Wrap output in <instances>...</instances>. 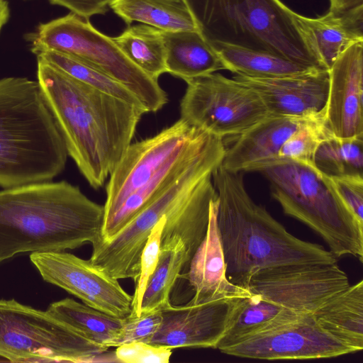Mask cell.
Listing matches in <instances>:
<instances>
[{
  "label": "cell",
  "instance_id": "1",
  "mask_svg": "<svg viewBox=\"0 0 363 363\" xmlns=\"http://www.w3.org/2000/svg\"><path fill=\"white\" fill-rule=\"evenodd\" d=\"M37 81L68 155L91 186H104L147 113L37 57Z\"/></svg>",
  "mask_w": 363,
  "mask_h": 363
},
{
  "label": "cell",
  "instance_id": "2",
  "mask_svg": "<svg viewBox=\"0 0 363 363\" xmlns=\"http://www.w3.org/2000/svg\"><path fill=\"white\" fill-rule=\"evenodd\" d=\"M225 152L224 140L217 137L177 180L117 233L106 241L92 243L90 262L118 280L135 281L150 232L164 216L167 218L161 242L182 239L191 259L207 231L210 204L217 196L212 174L221 164Z\"/></svg>",
  "mask_w": 363,
  "mask_h": 363
},
{
  "label": "cell",
  "instance_id": "3",
  "mask_svg": "<svg viewBox=\"0 0 363 363\" xmlns=\"http://www.w3.org/2000/svg\"><path fill=\"white\" fill-rule=\"evenodd\" d=\"M104 206L66 181L0 190V263L26 252L65 251L99 238Z\"/></svg>",
  "mask_w": 363,
  "mask_h": 363
},
{
  "label": "cell",
  "instance_id": "4",
  "mask_svg": "<svg viewBox=\"0 0 363 363\" xmlns=\"http://www.w3.org/2000/svg\"><path fill=\"white\" fill-rule=\"evenodd\" d=\"M212 182L218 201L217 225L226 276L233 284L248 290L252 276L270 267L337 262L330 250L294 237L257 204L247 191L242 172L220 164L213 172Z\"/></svg>",
  "mask_w": 363,
  "mask_h": 363
},
{
  "label": "cell",
  "instance_id": "5",
  "mask_svg": "<svg viewBox=\"0 0 363 363\" xmlns=\"http://www.w3.org/2000/svg\"><path fill=\"white\" fill-rule=\"evenodd\" d=\"M216 138L180 118L157 135L130 144L110 175L102 228L96 242L117 233Z\"/></svg>",
  "mask_w": 363,
  "mask_h": 363
},
{
  "label": "cell",
  "instance_id": "6",
  "mask_svg": "<svg viewBox=\"0 0 363 363\" xmlns=\"http://www.w3.org/2000/svg\"><path fill=\"white\" fill-rule=\"evenodd\" d=\"M67 151L38 81L0 79V186L49 182L65 169Z\"/></svg>",
  "mask_w": 363,
  "mask_h": 363
},
{
  "label": "cell",
  "instance_id": "7",
  "mask_svg": "<svg viewBox=\"0 0 363 363\" xmlns=\"http://www.w3.org/2000/svg\"><path fill=\"white\" fill-rule=\"evenodd\" d=\"M184 1L198 32L211 46L229 45L326 69L304 41L296 13L281 0Z\"/></svg>",
  "mask_w": 363,
  "mask_h": 363
},
{
  "label": "cell",
  "instance_id": "8",
  "mask_svg": "<svg viewBox=\"0 0 363 363\" xmlns=\"http://www.w3.org/2000/svg\"><path fill=\"white\" fill-rule=\"evenodd\" d=\"M261 174L284 213L318 233L337 258L363 259V226L341 200L331 177L315 164L275 157L251 165Z\"/></svg>",
  "mask_w": 363,
  "mask_h": 363
},
{
  "label": "cell",
  "instance_id": "9",
  "mask_svg": "<svg viewBox=\"0 0 363 363\" xmlns=\"http://www.w3.org/2000/svg\"><path fill=\"white\" fill-rule=\"evenodd\" d=\"M33 54L52 50L74 57L114 78L139 99L147 112L168 101L167 94L122 52L112 38L97 30L88 18L72 12L38 25L27 34Z\"/></svg>",
  "mask_w": 363,
  "mask_h": 363
},
{
  "label": "cell",
  "instance_id": "10",
  "mask_svg": "<svg viewBox=\"0 0 363 363\" xmlns=\"http://www.w3.org/2000/svg\"><path fill=\"white\" fill-rule=\"evenodd\" d=\"M108 348L84 338L46 311L0 299V358L10 362H91Z\"/></svg>",
  "mask_w": 363,
  "mask_h": 363
},
{
  "label": "cell",
  "instance_id": "11",
  "mask_svg": "<svg viewBox=\"0 0 363 363\" xmlns=\"http://www.w3.org/2000/svg\"><path fill=\"white\" fill-rule=\"evenodd\" d=\"M186 82L181 119L223 140L240 135L269 115L259 95L233 78L214 72Z\"/></svg>",
  "mask_w": 363,
  "mask_h": 363
},
{
  "label": "cell",
  "instance_id": "12",
  "mask_svg": "<svg viewBox=\"0 0 363 363\" xmlns=\"http://www.w3.org/2000/svg\"><path fill=\"white\" fill-rule=\"evenodd\" d=\"M350 286L337 262L270 267L255 273L248 291L298 313H313Z\"/></svg>",
  "mask_w": 363,
  "mask_h": 363
},
{
  "label": "cell",
  "instance_id": "13",
  "mask_svg": "<svg viewBox=\"0 0 363 363\" xmlns=\"http://www.w3.org/2000/svg\"><path fill=\"white\" fill-rule=\"evenodd\" d=\"M30 260L42 279L79 298L90 307L125 318L131 313L132 296L89 259L65 251L33 252Z\"/></svg>",
  "mask_w": 363,
  "mask_h": 363
},
{
  "label": "cell",
  "instance_id": "14",
  "mask_svg": "<svg viewBox=\"0 0 363 363\" xmlns=\"http://www.w3.org/2000/svg\"><path fill=\"white\" fill-rule=\"evenodd\" d=\"M220 352L267 360L324 359L354 352L325 332L313 313L257 333Z\"/></svg>",
  "mask_w": 363,
  "mask_h": 363
},
{
  "label": "cell",
  "instance_id": "15",
  "mask_svg": "<svg viewBox=\"0 0 363 363\" xmlns=\"http://www.w3.org/2000/svg\"><path fill=\"white\" fill-rule=\"evenodd\" d=\"M245 296L221 297L198 303L189 301L182 305L171 303L161 310V325L150 343L172 350L216 349L236 300Z\"/></svg>",
  "mask_w": 363,
  "mask_h": 363
},
{
  "label": "cell",
  "instance_id": "16",
  "mask_svg": "<svg viewBox=\"0 0 363 363\" xmlns=\"http://www.w3.org/2000/svg\"><path fill=\"white\" fill-rule=\"evenodd\" d=\"M328 124L339 138H363V41L349 47L328 69Z\"/></svg>",
  "mask_w": 363,
  "mask_h": 363
},
{
  "label": "cell",
  "instance_id": "17",
  "mask_svg": "<svg viewBox=\"0 0 363 363\" xmlns=\"http://www.w3.org/2000/svg\"><path fill=\"white\" fill-rule=\"evenodd\" d=\"M233 78L253 89L271 116H307L321 111L327 102L329 74L326 69L275 78L240 74Z\"/></svg>",
  "mask_w": 363,
  "mask_h": 363
},
{
  "label": "cell",
  "instance_id": "18",
  "mask_svg": "<svg viewBox=\"0 0 363 363\" xmlns=\"http://www.w3.org/2000/svg\"><path fill=\"white\" fill-rule=\"evenodd\" d=\"M218 206L216 196L210 204L206 235L184 269L185 271H182L178 277L187 282L192 292L189 301L194 303L250 294L248 290L233 284L227 278L226 264L217 225Z\"/></svg>",
  "mask_w": 363,
  "mask_h": 363
},
{
  "label": "cell",
  "instance_id": "19",
  "mask_svg": "<svg viewBox=\"0 0 363 363\" xmlns=\"http://www.w3.org/2000/svg\"><path fill=\"white\" fill-rule=\"evenodd\" d=\"M295 18L306 45L328 70L349 47L363 41V6L341 12L329 10L314 18L296 13Z\"/></svg>",
  "mask_w": 363,
  "mask_h": 363
},
{
  "label": "cell",
  "instance_id": "20",
  "mask_svg": "<svg viewBox=\"0 0 363 363\" xmlns=\"http://www.w3.org/2000/svg\"><path fill=\"white\" fill-rule=\"evenodd\" d=\"M308 116L268 115L225 148L221 166L230 172H242L255 163L277 157L286 140Z\"/></svg>",
  "mask_w": 363,
  "mask_h": 363
},
{
  "label": "cell",
  "instance_id": "21",
  "mask_svg": "<svg viewBox=\"0 0 363 363\" xmlns=\"http://www.w3.org/2000/svg\"><path fill=\"white\" fill-rule=\"evenodd\" d=\"M318 325L354 352L363 349V280L336 294L313 313Z\"/></svg>",
  "mask_w": 363,
  "mask_h": 363
},
{
  "label": "cell",
  "instance_id": "22",
  "mask_svg": "<svg viewBox=\"0 0 363 363\" xmlns=\"http://www.w3.org/2000/svg\"><path fill=\"white\" fill-rule=\"evenodd\" d=\"M161 31L166 72L186 82L225 69L218 52L197 30Z\"/></svg>",
  "mask_w": 363,
  "mask_h": 363
},
{
  "label": "cell",
  "instance_id": "23",
  "mask_svg": "<svg viewBox=\"0 0 363 363\" xmlns=\"http://www.w3.org/2000/svg\"><path fill=\"white\" fill-rule=\"evenodd\" d=\"M304 314L286 309L250 293L236 300L216 349L221 351L257 333L294 320Z\"/></svg>",
  "mask_w": 363,
  "mask_h": 363
},
{
  "label": "cell",
  "instance_id": "24",
  "mask_svg": "<svg viewBox=\"0 0 363 363\" xmlns=\"http://www.w3.org/2000/svg\"><path fill=\"white\" fill-rule=\"evenodd\" d=\"M46 311L87 340L106 348L116 347L125 318H120L70 298L50 304Z\"/></svg>",
  "mask_w": 363,
  "mask_h": 363
},
{
  "label": "cell",
  "instance_id": "25",
  "mask_svg": "<svg viewBox=\"0 0 363 363\" xmlns=\"http://www.w3.org/2000/svg\"><path fill=\"white\" fill-rule=\"evenodd\" d=\"M109 9L128 25L137 21L163 31L197 30L184 0H114Z\"/></svg>",
  "mask_w": 363,
  "mask_h": 363
},
{
  "label": "cell",
  "instance_id": "26",
  "mask_svg": "<svg viewBox=\"0 0 363 363\" xmlns=\"http://www.w3.org/2000/svg\"><path fill=\"white\" fill-rule=\"evenodd\" d=\"M212 48L219 55L225 69L235 74L255 78H275L321 69L269 53L229 45L217 44Z\"/></svg>",
  "mask_w": 363,
  "mask_h": 363
},
{
  "label": "cell",
  "instance_id": "27",
  "mask_svg": "<svg viewBox=\"0 0 363 363\" xmlns=\"http://www.w3.org/2000/svg\"><path fill=\"white\" fill-rule=\"evenodd\" d=\"M189 262L182 239L174 238L161 242L156 268L150 277L143 294L140 313L162 310L171 303V291Z\"/></svg>",
  "mask_w": 363,
  "mask_h": 363
},
{
  "label": "cell",
  "instance_id": "28",
  "mask_svg": "<svg viewBox=\"0 0 363 363\" xmlns=\"http://www.w3.org/2000/svg\"><path fill=\"white\" fill-rule=\"evenodd\" d=\"M111 38L130 62L152 79L157 80L166 72L165 49L160 30L138 24Z\"/></svg>",
  "mask_w": 363,
  "mask_h": 363
},
{
  "label": "cell",
  "instance_id": "29",
  "mask_svg": "<svg viewBox=\"0 0 363 363\" xmlns=\"http://www.w3.org/2000/svg\"><path fill=\"white\" fill-rule=\"evenodd\" d=\"M35 55L97 90L145 109L136 96L120 82L74 57L52 50L41 51Z\"/></svg>",
  "mask_w": 363,
  "mask_h": 363
},
{
  "label": "cell",
  "instance_id": "30",
  "mask_svg": "<svg viewBox=\"0 0 363 363\" xmlns=\"http://www.w3.org/2000/svg\"><path fill=\"white\" fill-rule=\"evenodd\" d=\"M315 166L329 177L363 176V138L333 137L323 141L315 157Z\"/></svg>",
  "mask_w": 363,
  "mask_h": 363
},
{
  "label": "cell",
  "instance_id": "31",
  "mask_svg": "<svg viewBox=\"0 0 363 363\" xmlns=\"http://www.w3.org/2000/svg\"><path fill=\"white\" fill-rule=\"evenodd\" d=\"M325 116V106L320 112L307 117L286 140L278 157L314 164V157L320 145L333 137Z\"/></svg>",
  "mask_w": 363,
  "mask_h": 363
},
{
  "label": "cell",
  "instance_id": "32",
  "mask_svg": "<svg viewBox=\"0 0 363 363\" xmlns=\"http://www.w3.org/2000/svg\"><path fill=\"white\" fill-rule=\"evenodd\" d=\"M166 216L160 220L152 229L140 257L139 275L135 281V291L132 296L130 316L140 315V306L150 277L154 272L159 259L161 238L166 222Z\"/></svg>",
  "mask_w": 363,
  "mask_h": 363
},
{
  "label": "cell",
  "instance_id": "33",
  "mask_svg": "<svg viewBox=\"0 0 363 363\" xmlns=\"http://www.w3.org/2000/svg\"><path fill=\"white\" fill-rule=\"evenodd\" d=\"M171 355L172 349L143 342L122 344L114 352L116 362L123 363H167Z\"/></svg>",
  "mask_w": 363,
  "mask_h": 363
},
{
  "label": "cell",
  "instance_id": "34",
  "mask_svg": "<svg viewBox=\"0 0 363 363\" xmlns=\"http://www.w3.org/2000/svg\"><path fill=\"white\" fill-rule=\"evenodd\" d=\"M161 322V310L141 313L139 316L128 315L124 320L119 345L132 342L150 343Z\"/></svg>",
  "mask_w": 363,
  "mask_h": 363
},
{
  "label": "cell",
  "instance_id": "35",
  "mask_svg": "<svg viewBox=\"0 0 363 363\" xmlns=\"http://www.w3.org/2000/svg\"><path fill=\"white\" fill-rule=\"evenodd\" d=\"M341 200L363 226V176L330 177Z\"/></svg>",
  "mask_w": 363,
  "mask_h": 363
},
{
  "label": "cell",
  "instance_id": "36",
  "mask_svg": "<svg viewBox=\"0 0 363 363\" xmlns=\"http://www.w3.org/2000/svg\"><path fill=\"white\" fill-rule=\"evenodd\" d=\"M52 5L65 7L79 16L88 18L106 13L114 0H48Z\"/></svg>",
  "mask_w": 363,
  "mask_h": 363
},
{
  "label": "cell",
  "instance_id": "37",
  "mask_svg": "<svg viewBox=\"0 0 363 363\" xmlns=\"http://www.w3.org/2000/svg\"><path fill=\"white\" fill-rule=\"evenodd\" d=\"M330 11L341 12L363 6V0H330Z\"/></svg>",
  "mask_w": 363,
  "mask_h": 363
},
{
  "label": "cell",
  "instance_id": "38",
  "mask_svg": "<svg viewBox=\"0 0 363 363\" xmlns=\"http://www.w3.org/2000/svg\"><path fill=\"white\" fill-rule=\"evenodd\" d=\"M10 16L8 2L5 0L0 4V33L2 28L7 23Z\"/></svg>",
  "mask_w": 363,
  "mask_h": 363
},
{
  "label": "cell",
  "instance_id": "39",
  "mask_svg": "<svg viewBox=\"0 0 363 363\" xmlns=\"http://www.w3.org/2000/svg\"><path fill=\"white\" fill-rule=\"evenodd\" d=\"M5 0H0V4L4 2Z\"/></svg>",
  "mask_w": 363,
  "mask_h": 363
},
{
  "label": "cell",
  "instance_id": "40",
  "mask_svg": "<svg viewBox=\"0 0 363 363\" xmlns=\"http://www.w3.org/2000/svg\"><path fill=\"white\" fill-rule=\"evenodd\" d=\"M0 362H4V361L1 358H0Z\"/></svg>",
  "mask_w": 363,
  "mask_h": 363
}]
</instances>
